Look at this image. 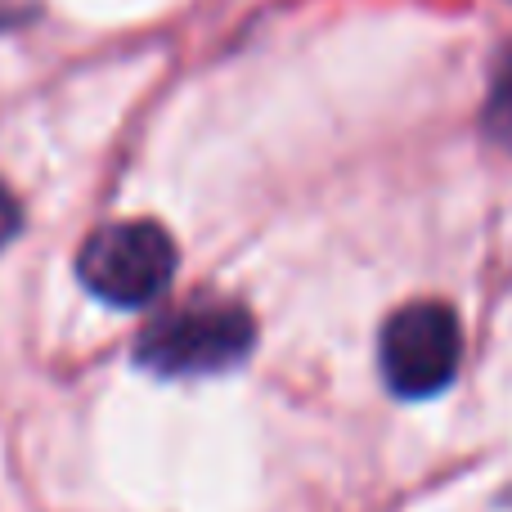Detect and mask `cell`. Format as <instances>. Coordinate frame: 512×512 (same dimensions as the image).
Here are the masks:
<instances>
[{
  "label": "cell",
  "mask_w": 512,
  "mask_h": 512,
  "mask_svg": "<svg viewBox=\"0 0 512 512\" xmlns=\"http://www.w3.org/2000/svg\"><path fill=\"white\" fill-rule=\"evenodd\" d=\"M256 346V319L239 301L189 297L153 319L135 342V364L158 378H207L239 369Z\"/></svg>",
  "instance_id": "1"
},
{
  "label": "cell",
  "mask_w": 512,
  "mask_h": 512,
  "mask_svg": "<svg viewBox=\"0 0 512 512\" xmlns=\"http://www.w3.org/2000/svg\"><path fill=\"white\" fill-rule=\"evenodd\" d=\"M77 274L99 301L140 310L167 292L176 274V243L158 221H117L86 239Z\"/></svg>",
  "instance_id": "2"
},
{
  "label": "cell",
  "mask_w": 512,
  "mask_h": 512,
  "mask_svg": "<svg viewBox=\"0 0 512 512\" xmlns=\"http://www.w3.org/2000/svg\"><path fill=\"white\" fill-rule=\"evenodd\" d=\"M463 333L445 301H409L382 324L378 364L396 396L427 400L445 391L459 373Z\"/></svg>",
  "instance_id": "3"
},
{
  "label": "cell",
  "mask_w": 512,
  "mask_h": 512,
  "mask_svg": "<svg viewBox=\"0 0 512 512\" xmlns=\"http://www.w3.org/2000/svg\"><path fill=\"white\" fill-rule=\"evenodd\" d=\"M481 122H486V135L499 144V149L512 153V59L499 68L495 86H490V99H486V113H481Z\"/></svg>",
  "instance_id": "4"
},
{
  "label": "cell",
  "mask_w": 512,
  "mask_h": 512,
  "mask_svg": "<svg viewBox=\"0 0 512 512\" xmlns=\"http://www.w3.org/2000/svg\"><path fill=\"white\" fill-rule=\"evenodd\" d=\"M18 230H23V207H18V198L9 194V185L0 180V252L18 239Z\"/></svg>",
  "instance_id": "5"
}]
</instances>
